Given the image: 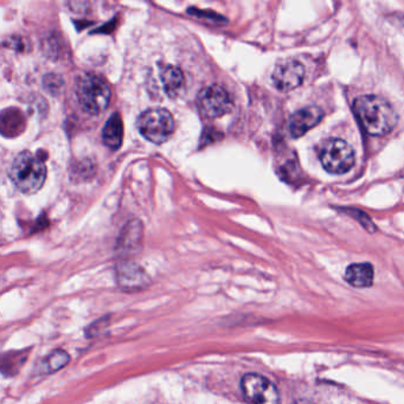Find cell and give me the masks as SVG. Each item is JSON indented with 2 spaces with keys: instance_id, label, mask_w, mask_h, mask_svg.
Wrapping results in <instances>:
<instances>
[{
  "instance_id": "obj_1",
  "label": "cell",
  "mask_w": 404,
  "mask_h": 404,
  "mask_svg": "<svg viewBox=\"0 0 404 404\" xmlns=\"http://www.w3.org/2000/svg\"><path fill=\"white\" fill-rule=\"evenodd\" d=\"M355 118L367 134L382 137L396 127L398 115L391 103L377 95H362L353 102Z\"/></svg>"
},
{
  "instance_id": "obj_2",
  "label": "cell",
  "mask_w": 404,
  "mask_h": 404,
  "mask_svg": "<svg viewBox=\"0 0 404 404\" xmlns=\"http://www.w3.org/2000/svg\"><path fill=\"white\" fill-rule=\"evenodd\" d=\"M10 178L19 191L32 195L43 187L46 178V166L38 154L24 151L15 157L10 169Z\"/></svg>"
},
{
  "instance_id": "obj_3",
  "label": "cell",
  "mask_w": 404,
  "mask_h": 404,
  "mask_svg": "<svg viewBox=\"0 0 404 404\" xmlns=\"http://www.w3.org/2000/svg\"><path fill=\"white\" fill-rule=\"evenodd\" d=\"M111 95V88L100 76L86 74L77 80L76 96L81 107L89 114L99 115L105 112Z\"/></svg>"
},
{
  "instance_id": "obj_4",
  "label": "cell",
  "mask_w": 404,
  "mask_h": 404,
  "mask_svg": "<svg viewBox=\"0 0 404 404\" xmlns=\"http://www.w3.org/2000/svg\"><path fill=\"white\" fill-rule=\"evenodd\" d=\"M140 134L153 144L168 141L175 132V119L168 109L152 108L142 113L137 121Z\"/></svg>"
},
{
  "instance_id": "obj_5",
  "label": "cell",
  "mask_w": 404,
  "mask_h": 404,
  "mask_svg": "<svg viewBox=\"0 0 404 404\" xmlns=\"http://www.w3.org/2000/svg\"><path fill=\"white\" fill-rule=\"evenodd\" d=\"M319 159L327 172L343 175L353 168L355 151L343 139H327L319 149Z\"/></svg>"
},
{
  "instance_id": "obj_6",
  "label": "cell",
  "mask_w": 404,
  "mask_h": 404,
  "mask_svg": "<svg viewBox=\"0 0 404 404\" xmlns=\"http://www.w3.org/2000/svg\"><path fill=\"white\" fill-rule=\"evenodd\" d=\"M241 388L251 404H281L280 393L277 386L261 374H246L242 378Z\"/></svg>"
},
{
  "instance_id": "obj_7",
  "label": "cell",
  "mask_w": 404,
  "mask_h": 404,
  "mask_svg": "<svg viewBox=\"0 0 404 404\" xmlns=\"http://www.w3.org/2000/svg\"><path fill=\"white\" fill-rule=\"evenodd\" d=\"M198 108L203 115L210 119L228 114L232 109V98L223 87L213 84L198 94Z\"/></svg>"
},
{
  "instance_id": "obj_8",
  "label": "cell",
  "mask_w": 404,
  "mask_h": 404,
  "mask_svg": "<svg viewBox=\"0 0 404 404\" xmlns=\"http://www.w3.org/2000/svg\"><path fill=\"white\" fill-rule=\"evenodd\" d=\"M305 68L296 60H284L274 69L272 81L280 91H291L301 86Z\"/></svg>"
},
{
  "instance_id": "obj_9",
  "label": "cell",
  "mask_w": 404,
  "mask_h": 404,
  "mask_svg": "<svg viewBox=\"0 0 404 404\" xmlns=\"http://www.w3.org/2000/svg\"><path fill=\"white\" fill-rule=\"evenodd\" d=\"M324 111L317 106H308L293 113L289 118V134L294 139L306 134L307 132L315 127L324 118Z\"/></svg>"
},
{
  "instance_id": "obj_10",
  "label": "cell",
  "mask_w": 404,
  "mask_h": 404,
  "mask_svg": "<svg viewBox=\"0 0 404 404\" xmlns=\"http://www.w3.org/2000/svg\"><path fill=\"white\" fill-rule=\"evenodd\" d=\"M118 279L121 287L127 291L144 289L149 284L146 273L135 263H121L118 268Z\"/></svg>"
},
{
  "instance_id": "obj_11",
  "label": "cell",
  "mask_w": 404,
  "mask_h": 404,
  "mask_svg": "<svg viewBox=\"0 0 404 404\" xmlns=\"http://www.w3.org/2000/svg\"><path fill=\"white\" fill-rule=\"evenodd\" d=\"M374 267L370 263H353L345 272V280L357 289L370 287L374 284Z\"/></svg>"
},
{
  "instance_id": "obj_12",
  "label": "cell",
  "mask_w": 404,
  "mask_h": 404,
  "mask_svg": "<svg viewBox=\"0 0 404 404\" xmlns=\"http://www.w3.org/2000/svg\"><path fill=\"white\" fill-rule=\"evenodd\" d=\"M161 82L164 86L165 91L170 98L179 96L185 87V77L183 71L175 65H166L161 69Z\"/></svg>"
},
{
  "instance_id": "obj_13",
  "label": "cell",
  "mask_w": 404,
  "mask_h": 404,
  "mask_svg": "<svg viewBox=\"0 0 404 404\" xmlns=\"http://www.w3.org/2000/svg\"><path fill=\"white\" fill-rule=\"evenodd\" d=\"M124 138V125L119 113L113 114L106 122L102 131V140L111 150H118L121 146Z\"/></svg>"
},
{
  "instance_id": "obj_14",
  "label": "cell",
  "mask_w": 404,
  "mask_h": 404,
  "mask_svg": "<svg viewBox=\"0 0 404 404\" xmlns=\"http://www.w3.org/2000/svg\"><path fill=\"white\" fill-rule=\"evenodd\" d=\"M69 355L64 351H55L46 358L45 365L48 369V372L60 370L68 363Z\"/></svg>"
},
{
  "instance_id": "obj_15",
  "label": "cell",
  "mask_w": 404,
  "mask_h": 404,
  "mask_svg": "<svg viewBox=\"0 0 404 404\" xmlns=\"http://www.w3.org/2000/svg\"><path fill=\"white\" fill-rule=\"evenodd\" d=\"M43 83H44L45 89L49 90L51 93H56L57 90L60 89L63 84L60 76L53 75V74L45 76Z\"/></svg>"
},
{
  "instance_id": "obj_16",
  "label": "cell",
  "mask_w": 404,
  "mask_h": 404,
  "mask_svg": "<svg viewBox=\"0 0 404 404\" xmlns=\"http://www.w3.org/2000/svg\"><path fill=\"white\" fill-rule=\"evenodd\" d=\"M296 404H315V403H313V402H311V400H298V402H296Z\"/></svg>"
}]
</instances>
